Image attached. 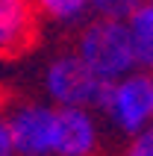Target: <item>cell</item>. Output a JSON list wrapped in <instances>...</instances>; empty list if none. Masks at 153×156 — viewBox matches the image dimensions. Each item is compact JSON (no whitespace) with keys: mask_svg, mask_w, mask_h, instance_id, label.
Returning <instances> with one entry per match:
<instances>
[{"mask_svg":"<svg viewBox=\"0 0 153 156\" xmlns=\"http://www.w3.org/2000/svg\"><path fill=\"white\" fill-rule=\"evenodd\" d=\"M74 53L103 86H109L115 80L138 71L136 53H133L130 33H127V24L124 21L91 18L88 24H83V30L76 35Z\"/></svg>","mask_w":153,"mask_h":156,"instance_id":"6da1fadb","label":"cell"},{"mask_svg":"<svg viewBox=\"0 0 153 156\" xmlns=\"http://www.w3.org/2000/svg\"><path fill=\"white\" fill-rule=\"evenodd\" d=\"M97 109L103 112L106 124L118 136H138L153 124V86L147 71H133L127 77L103 86Z\"/></svg>","mask_w":153,"mask_h":156,"instance_id":"7a4b0ae2","label":"cell"},{"mask_svg":"<svg viewBox=\"0 0 153 156\" xmlns=\"http://www.w3.org/2000/svg\"><path fill=\"white\" fill-rule=\"evenodd\" d=\"M47 103L56 109H94L100 103L103 83L76 59V53H56L41 74Z\"/></svg>","mask_w":153,"mask_h":156,"instance_id":"3957f363","label":"cell"},{"mask_svg":"<svg viewBox=\"0 0 153 156\" xmlns=\"http://www.w3.org/2000/svg\"><path fill=\"white\" fill-rule=\"evenodd\" d=\"M15 156H53L56 106L47 100H24L6 112Z\"/></svg>","mask_w":153,"mask_h":156,"instance_id":"277c9868","label":"cell"},{"mask_svg":"<svg viewBox=\"0 0 153 156\" xmlns=\"http://www.w3.org/2000/svg\"><path fill=\"white\" fill-rule=\"evenodd\" d=\"M103 141L91 109H56L53 156H97Z\"/></svg>","mask_w":153,"mask_h":156,"instance_id":"5b68a950","label":"cell"},{"mask_svg":"<svg viewBox=\"0 0 153 156\" xmlns=\"http://www.w3.org/2000/svg\"><path fill=\"white\" fill-rule=\"evenodd\" d=\"M38 35L33 0H0V59H18Z\"/></svg>","mask_w":153,"mask_h":156,"instance_id":"8992f818","label":"cell"},{"mask_svg":"<svg viewBox=\"0 0 153 156\" xmlns=\"http://www.w3.org/2000/svg\"><path fill=\"white\" fill-rule=\"evenodd\" d=\"M124 24H127L138 71H153V3H141Z\"/></svg>","mask_w":153,"mask_h":156,"instance_id":"52a82bcc","label":"cell"},{"mask_svg":"<svg viewBox=\"0 0 153 156\" xmlns=\"http://www.w3.org/2000/svg\"><path fill=\"white\" fill-rule=\"evenodd\" d=\"M38 18L50 21L59 27H74L83 24L85 18L91 15V3L88 0H33Z\"/></svg>","mask_w":153,"mask_h":156,"instance_id":"ba28073f","label":"cell"},{"mask_svg":"<svg viewBox=\"0 0 153 156\" xmlns=\"http://www.w3.org/2000/svg\"><path fill=\"white\" fill-rule=\"evenodd\" d=\"M91 3V15L103 21H127L144 0H88Z\"/></svg>","mask_w":153,"mask_h":156,"instance_id":"9c48e42d","label":"cell"},{"mask_svg":"<svg viewBox=\"0 0 153 156\" xmlns=\"http://www.w3.org/2000/svg\"><path fill=\"white\" fill-rule=\"evenodd\" d=\"M124 156H153V124L127 141Z\"/></svg>","mask_w":153,"mask_h":156,"instance_id":"30bf717a","label":"cell"},{"mask_svg":"<svg viewBox=\"0 0 153 156\" xmlns=\"http://www.w3.org/2000/svg\"><path fill=\"white\" fill-rule=\"evenodd\" d=\"M0 156H15V144H12V133H9V118L0 109Z\"/></svg>","mask_w":153,"mask_h":156,"instance_id":"8fae6325","label":"cell"},{"mask_svg":"<svg viewBox=\"0 0 153 156\" xmlns=\"http://www.w3.org/2000/svg\"><path fill=\"white\" fill-rule=\"evenodd\" d=\"M147 74H150V86H153V71H147Z\"/></svg>","mask_w":153,"mask_h":156,"instance_id":"7c38bea8","label":"cell"},{"mask_svg":"<svg viewBox=\"0 0 153 156\" xmlns=\"http://www.w3.org/2000/svg\"><path fill=\"white\" fill-rule=\"evenodd\" d=\"M144 3H153V0H144Z\"/></svg>","mask_w":153,"mask_h":156,"instance_id":"4fadbf2b","label":"cell"}]
</instances>
